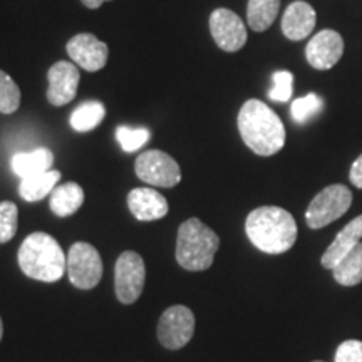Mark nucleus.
Here are the masks:
<instances>
[{"mask_svg":"<svg viewBox=\"0 0 362 362\" xmlns=\"http://www.w3.org/2000/svg\"><path fill=\"white\" fill-rule=\"evenodd\" d=\"M238 131L243 143L259 156H272L285 144V126L272 107L248 99L238 112Z\"/></svg>","mask_w":362,"mask_h":362,"instance_id":"nucleus-1","label":"nucleus"},{"mask_svg":"<svg viewBox=\"0 0 362 362\" xmlns=\"http://www.w3.org/2000/svg\"><path fill=\"white\" fill-rule=\"evenodd\" d=\"M245 232L248 240L259 250L279 255L296 245L297 223L284 208L260 206L247 216Z\"/></svg>","mask_w":362,"mask_h":362,"instance_id":"nucleus-2","label":"nucleus"},{"mask_svg":"<svg viewBox=\"0 0 362 362\" xmlns=\"http://www.w3.org/2000/svg\"><path fill=\"white\" fill-rule=\"evenodd\" d=\"M19 265L27 277L39 282H57L67 270V257L54 237L44 232L30 233L19 248Z\"/></svg>","mask_w":362,"mask_h":362,"instance_id":"nucleus-3","label":"nucleus"},{"mask_svg":"<svg viewBox=\"0 0 362 362\" xmlns=\"http://www.w3.org/2000/svg\"><path fill=\"white\" fill-rule=\"evenodd\" d=\"M220 238L202 220L189 218L180 225L176 238V260L189 272H202L214 265Z\"/></svg>","mask_w":362,"mask_h":362,"instance_id":"nucleus-4","label":"nucleus"},{"mask_svg":"<svg viewBox=\"0 0 362 362\" xmlns=\"http://www.w3.org/2000/svg\"><path fill=\"white\" fill-rule=\"evenodd\" d=\"M352 205V192L346 185H329L317 193L305 211V221L312 230L324 228L347 214Z\"/></svg>","mask_w":362,"mask_h":362,"instance_id":"nucleus-5","label":"nucleus"},{"mask_svg":"<svg viewBox=\"0 0 362 362\" xmlns=\"http://www.w3.org/2000/svg\"><path fill=\"white\" fill-rule=\"evenodd\" d=\"M146 267L141 255L136 252H123L115 265V291L121 304H134L143 293Z\"/></svg>","mask_w":362,"mask_h":362,"instance_id":"nucleus-6","label":"nucleus"},{"mask_svg":"<svg viewBox=\"0 0 362 362\" xmlns=\"http://www.w3.org/2000/svg\"><path fill=\"white\" fill-rule=\"evenodd\" d=\"M67 274L74 287L89 291L101 282L103 260L99 252L86 242H76L67 253Z\"/></svg>","mask_w":362,"mask_h":362,"instance_id":"nucleus-7","label":"nucleus"},{"mask_svg":"<svg viewBox=\"0 0 362 362\" xmlns=\"http://www.w3.org/2000/svg\"><path fill=\"white\" fill-rule=\"evenodd\" d=\"M134 171L139 180L153 187L173 188L181 180L178 163L160 149H148L141 153L136 160Z\"/></svg>","mask_w":362,"mask_h":362,"instance_id":"nucleus-8","label":"nucleus"},{"mask_svg":"<svg viewBox=\"0 0 362 362\" xmlns=\"http://www.w3.org/2000/svg\"><path fill=\"white\" fill-rule=\"evenodd\" d=\"M194 334V315L187 305L166 309L158 322V341L170 351L183 349Z\"/></svg>","mask_w":362,"mask_h":362,"instance_id":"nucleus-9","label":"nucleus"},{"mask_svg":"<svg viewBox=\"0 0 362 362\" xmlns=\"http://www.w3.org/2000/svg\"><path fill=\"white\" fill-rule=\"evenodd\" d=\"M210 33L225 52H237L247 42V27L230 8H216L210 16Z\"/></svg>","mask_w":362,"mask_h":362,"instance_id":"nucleus-10","label":"nucleus"},{"mask_svg":"<svg viewBox=\"0 0 362 362\" xmlns=\"http://www.w3.org/2000/svg\"><path fill=\"white\" fill-rule=\"evenodd\" d=\"M344 54V39L337 30L324 29L309 40L305 47L307 62L317 71L332 69Z\"/></svg>","mask_w":362,"mask_h":362,"instance_id":"nucleus-11","label":"nucleus"},{"mask_svg":"<svg viewBox=\"0 0 362 362\" xmlns=\"http://www.w3.org/2000/svg\"><path fill=\"white\" fill-rule=\"evenodd\" d=\"M66 51L69 54L71 61L78 67L89 72H96L106 66L110 57L107 45L99 40L94 34H78L69 39L66 45Z\"/></svg>","mask_w":362,"mask_h":362,"instance_id":"nucleus-12","label":"nucleus"},{"mask_svg":"<svg viewBox=\"0 0 362 362\" xmlns=\"http://www.w3.org/2000/svg\"><path fill=\"white\" fill-rule=\"evenodd\" d=\"M79 79V67L74 62H56L47 72V101L57 107L69 104L78 94Z\"/></svg>","mask_w":362,"mask_h":362,"instance_id":"nucleus-13","label":"nucleus"},{"mask_svg":"<svg viewBox=\"0 0 362 362\" xmlns=\"http://www.w3.org/2000/svg\"><path fill=\"white\" fill-rule=\"evenodd\" d=\"M128 206L139 221L160 220L168 214L166 198L153 188H134L128 194Z\"/></svg>","mask_w":362,"mask_h":362,"instance_id":"nucleus-14","label":"nucleus"},{"mask_svg":"<svg viewBox=\"0 0 362 362\" xmlns=\"http://www.w3.org/2000/svg\"><path fill=\"white\" fill-rule=\"evenodd\" d=\"M315 11L310 4L302 2H292L284 12L282 17V33L287 39L291 40H302L307 39L312 34L315 27Z\"/></svg>","mask_w":362,"mask_h":362,"instance_id":"nucleus-15","label":"nucleus"},{"mask_svg":"<svg viewBox=\"0 0 362 362\" xmlns=\"http://www.w3.org/2000/svg\"><path fill=\"white\" fill-rule=\"evenodd\" d=\"M362 240V215L356 216L354 220L349 221L341 232L337 233V237L334 238V242L330 243L327 250L322 255V267L327 270H334L339 262L347 255L351 250L359 245Z\"/></svg>","mask_w":362,"mask_h":362,"instance_id":"nucleus-16","label":"nucleus"},{"mask_svg":"<svg viewBox=\"0 0 362 362\" xmlns=\"http://www.w3.org/2000/svg\"><path fill=\"white\" fill-rule=\"evenodd\" d=\"M54 165V155L51 149L47 148H37L29 153H17L12 156L11 166L12 171L19 178H27L37 173H44L49 171Z\"/></svg>","mask_w":362,"mask_h":362,"instance_id":"nucleus-17","label":"nucleus"},{"mask_svg":"<svg viewBox=\"0 0 362 362\" xmlns=\"http://www.w3.org/2000/svg\"><path fill=\"white\" fill-rule=\"evenodd\" d=\"M59 180H61V173L56 170H49L44 171V173L27 176V178L21 180L19 194L29 203L40 202L54 192Z\"/></svg>","mask_w":362,"mask_h":362,"instance_id":"nucleus-18","label":"nucleus"},{"mask_svg":"<svg viewBox=\"0 0 362 362\" xmlns=\"http://www.w3.org/2000/svg\"><path fill=\"white\" fill-rule=\"evenodd\" d=\"M84 203V189L78 183H64L61 187L54 188L51 193V206L52 214L57 216H69L79 210Z\"/></svg>","mask_w":362,"mask_h":362,"instance_id":"nucleus-19","label":"nucleus"},{"mask_svg":"<svg viewBox=\"0 0 362 362\" xmlns=\"http://www.w3.org/2000/svg\"><path fill=\"white\" fill-rule=\"evenodd\" d=\"M280 0H248L247 21L252 30L264 33L277 19Z\"/></svg>","mask_w":362,"mask_h":362,"instance_id":"nucleus-20","label":"nucleus"},{"mask_svg":"<svg viewBox=\"0 0 362 362\" xmlns=\"http://www.w3.org/2000/svg\"><path fill=\"white\" fill-rule=\"evenodd\" d=\"M332 274L336 282L344 287H354L362 282V242L334 267Z\"/></svg>","mask_w":362,"mask_h":362,"instance_id":"nucleus-21","label":"nucleus"},{"mask_svg":"<svg viewBox=\"0 0 362 362\" xmlns=\"http://www.w3.org/2000/svg\"><path fill=\"white\" fill-rule=\"evenodd\" d=\"M106 116V107L99 101L83 103L79 107H76L71 115V126L78 133H89L96 129L103 123Z\"/></svg>","mask_w":362,"mask_h":362,"instance_id":"nucleus-22","label":"nucleus"},{"mask_svg":"<svg viewBox=\"0 0 362 362\" xmlns=\"http://www.w3.org/2000/svg\"><path fill=\"white\" fill-rule=\"evenodd\" d=\"M21 106V89L7 72L0 69V112L12 115Z\"/></svg>","mask_w":362,"mask_h":362,"instance_id":"nucleus-23","label":"nucleus"},{"mask_svg":"<svg viewBox=\"0 0 362 362\" xmlns=\"http://www.w3.org/2000/svg\"><path fill=\"white\" fill-rule=\"evenodd\" d=\"M322 106H324L322 98L317 96L315 93H310L307 94V96L298 98L292 103L291 115L296 123L304 124L309 119H312L315 115H319V112L322 111Z\"/></svg>","mask_w":362,"mask_h":362,"instance_id":"nucleus-24","label":"nucleus"},{"mask_svg":"<svg viewBox=\"0 0 362 362\" xmlns=\"http://www.w3.org/2000/svg\"><path fill=\"white\" fill-rule=\"evenodd\" d=\"M116 139L126 153H134L143 148L149 139L146 128H131V126H117Z\"/></svg>","mask_w":362,"mask_h":362,"instance_id":"nucleus-25","label":"nucleus"},{"mask_svg":"<svg viewBox=\"0 0 362 362\" xmlns=\"http://www.w3.org/2000/svg\"><path fill=\"white\" fill-rule=\"evenodd\" d=\"M17 223H19V210L16 203H0V243H6L16 237Z\"/></svg>","mask_w":362,"mask_h":362,"instance_id":"nucleus-26","label":"nucleus"},{"mask_svg":"<svg viewBox=\"0 0 362 362\" xmlns=\"http://www.w3.org/2000/svg\"><path fill=\"white\" fill-rule=\"evenodd\" d=\"M293 93V74L288 71H277L272 76V88L269 98L272 101L287 103L291 101Z\"/></svg>","mask_w":362,"mask_h":362,"instance_id":"nucleus-27","label":"nucleus"},{"mask_svg":"<svg viewBox=\"0 0 362 362\" xmlns=\"http://www.w3.org/2000/svg\"><path fill=\"white\" fill-rule=\"evenodd\" d=\"M334 362H362V341L342 342L336 351V361Z\"/></svg>","mask_w":362,"mask_h":362,"instance_id":"nucleus-28","label":"nucleus"},{"mask_svg":"<svg viewBox=\"0 0 362 362\" xmlns=\"http://www.w3.org/2000/svg\"><path fill=\"white\" fill-rule=\"evenodd\" d=\"M349 180H351V183L354 185L356 188L362 189V155L357 158L354 163H352Z\"/></svg>","mask_w":362,"mask_h":362,"instance_id":"nucleus-29","label":"nucleus"},{"mask_svg":"<svg viewBox=\"0 0 362 362\" xmlns=\"http://www.w3.org/2000/svg\"><path fill=\"white\" fill-rule=\"evenodd\" d=\"M104 2H110V0H83V4L88 8H98L101 7Z\"/></svg>","mask_w":362,"mask_h":362,"instance_id":"nucleus-30","label":"nucleus"},{"mask_svg":"<svg viewBox=\"0 0 362 362\" xmlns=\"http://www.w3.org/2000/svg\"><path fill=\"white\" fill-rule=\"evenodd\" d=\"M2 336H4V324H2V319H0V341H2Z\"/></svg>","mask_w":362,"mask_h":362,"instance_id":"nucleus-31","label":"nucleus"},{"mask_svg":"<svg viewBox=\"0 0 362 362\" xmlns=\"http://www.w3.org/2000/svg\"><path fill=\"white\" fill-rule=\"evenodd\" d=\"M314 362H322V361H314Z\"/></svg>","mask_w":362,"mask_h":362,"instance_id":"nucleus-32","label":"nucleus"}]
</instances>
